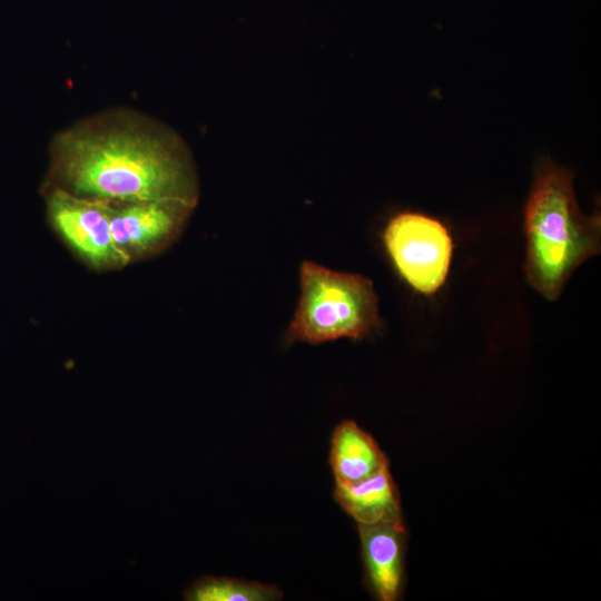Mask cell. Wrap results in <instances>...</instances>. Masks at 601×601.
<instances>
[{
	"label": "cell",
	"mask_w": 601,
	"mask_h": 601,
	"mask_svg": "<svg viewBox=\"0 0 601 601\" xmlns=\"http://www.w3.org/2000/svg\"><path fill=\"white\" fill-rule=\"evenodd\" d=\"M58 188L110 204L177 201L195 208L199 187L191 155L173 130L117 118L61 134L53 146Z\"/></svg>",
	"instance_id": "1"
},
{
	"label": "cell",
	"mask_w": 601,
	"mask_h": 601,
	"mask_svg": "<svg viewBox=\"0 0 601 601\" xmlns=\"http://www.w3.org/2000/svg\"><path fill=\"white\" fill-rule=\"evenodd\" d=\"M524 230L528 283L549 300L559 297L577 267L600 252V214L581 211L572 171L550 158L536 165Z\"/></svg>",
	"instance_id": "2"
},
{
	"label": "cell",
	"mask_w": 601,
	"mask_h": 601,
	"mask_svg": "<svg viewBox=\"0 0 601 601\" xmlns=\"http://www.w3.org/2000/svg\"><path fill=\"white\" fill-rule=\"evenodd\" d=\"M299 285L298 304L285 333L287 343L356 341L381 328L371 279L305 260L299 268Z\"/></svg>",
	"instance_id": "3"
},
{
	"label": "cell",
	"mask_w": 601,
	"mask_h": 601,
	"mask_svg": "<svg viewBox=\"0 0 601 601\" xmlns=\"http://www.w3.org/2000/svg\"><path fill=\"white\" fill-rule=\"evenodd\" d=\"M383 240L398 274L413 289L431 295L444 284L453 243L439 219L415 211L398 213L388 220Z\"/></svg>",
	"instance_id": "4"
},
{
	"label": "cell",
	"mask_w": 601,
	"mask_h": 601,
	"mask_svg": "<svg viewBox=\"0 0 601 601\" xmlns=\"http://www.w3.org/2000/svg\"><path fill=\"white\" fill-rule=\"evenodd\" d=\"M111 204L73 195L55 187L48 198V215L57 234L73 253L96 269L128 265L116 247L110 228Z\"/></svg>",
	"instance_id": "5"
},
{
	"label": "cell",
	"mask_w": 601,
	"mask_h": 601,
	"mask_svg": "<svg viewBox=\"0 0 601 601\" xmlns=\"http://www.w3.org/2000/svg\"><path fill=\"white\" fill-rule=\"evenodd\" d=\"M194 207L166 200L111 204L114 243L128 264L169 246L183 230Z\"/></svg>",
	"instance_id": "6"
},
{
	"label": "cell",
	"mask_w": 601,
	"mask_h": 601,
	"mask_svg": "<svg viewBox=\"0 0 601 601\" xmlns=\"http://www.w3.org/2000/svg\"><path fill=\"white\" fill-rule=\"evenodd\" d=\"M357 525L367 587L378 600H397L403 589L406 542L402 516Z\"/></svg>",
	"instance_id": "7"
},
{
	"label": "cell",
	"mask_w": 601,
	"mask_h": 601,
	"mask_svg": "<svg viewBox=\"0 0 601 601\" xmlns=\"http://www.w3.org/2000/svg\"><path fill=\"white\" fill-rule=\"evenodd\" d=\"M329 460L335 484H352L388 466L375 440L353 421H344L335 428Z\"/></svg>",
	"instance_id": "8"
},
{
	"label": "cell",
	"mask_w": 601,
	"mask_h": 601,
	"mask_svg": "<svg viewBox=\"0 0 601 601\" xmlns=\"http://www.w3.org/2000/svg\"><path fill=\"white\" fill-rule=\"evenodd\" d=\"M334 497L357 524L402 516L400 495L388 466L362 481L335 484Z\"/></svg>",
	"instance_id": "9"
},
{
	"label": "cell",
	"mask_w": 601,
	"mask_h": 601,
	"mask_svg": "<svg viewBox=\"0 0 601 601\" xmlns=\"http://www.w3.org/2000/svg\"><path fill=\"white\" fill-rule=\"evenodd\" d=\"M282 595L274 585L223 577H204L184 593L189 601H274Z\"/></svg>",
	"instance_id": "10"
}]
</instances>
